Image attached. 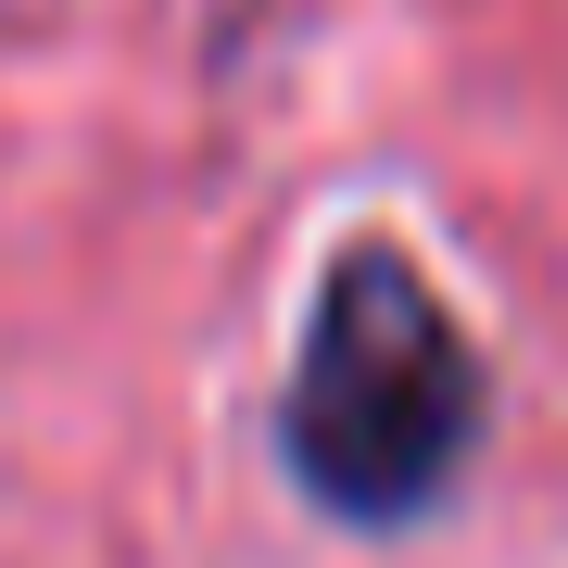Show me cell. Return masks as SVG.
Returning a JSON list of instances; mask_svg holds the SVG:
<instances>
[{
	"label": "cell",
	"mask_w": 568,
	"mask_h": 568,
	"mask_svg": "<svg viewBox=\"0 0 568 568\" xmlns=\"http://www.w3.org/2000/svg\"><path fill=\"white\" fill-rule=\"evenodd\" d=\"M278 443H291V480L328 518H354V530L417 518L467 467V443H480V354H467L443 291L392 241H354L316 278Z\"/></svg>",
	"instance_id": "6da1fadb"
}]
</instances>
